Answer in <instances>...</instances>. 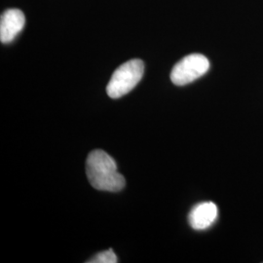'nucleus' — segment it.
<instances>
[{
  "label": "nucleus",
  "instance_id": "nucleus-5",
  "mask_svg": "<svg viewBox=\"0 0 263 263\" xmlns=\"http://www.w3.org/2000/svg\"><path fill=\"white\" fill-rule=\"evenodd\" d=\"M218 210L213 202H203L197 204L190 211L188 221L195 230H205L216 222Z\"/></svg>",
  "mask_w": 263,
  "mask_h": 263
},
{
  "label": "nucleus",
  "instance_id": "nucleus-3",
  "mask_svg": "<svg viewBox=\"0 0 263 263\" xmlns=\"http://www.w3.org/2000/svg\"><path fill=\"white\" fill-rule=\"evenodd\" d=\"M210 68V62L201 54H191L181 59L171 72V80L177 86H184L205 76Z\"/></svg>",
  "mask_w": 263,
  "mask_h": 263
},
{
  "label": "nucleus",
  "instance_id": "nucleus-2",
  "mask_svg": "<svg viewBox=\"0 0 263 263\" xmlns=\"http://www.w3.org/2000/svg\"><path fill=\"white\" fill-rule=\"evenodd\" d=\"M143 72L144 64L141 60L126 62L113 72L106 87L107 95L111 99H118L128 94L141 81Z\"/></svg>",
  "mask_w": 263,
  "mask_h": 263
},
{
  "label": "nucleus",
  "instance_id": "nucleus-4",
  "mask_svg": "<svg viewBox=\"0 0 263 263\" xmlns=\"http://www.w3.org/2000/svg\"><path fill=\"white\" fill-rule=\"evenodd\" d=\"M26 24V17L19 9L4 11L0 18V40L2 43L12 42Z\"/></svg>",
  "mask_w": 263,
  "mask_h": 263
},
{
  "label": "nucleus",
  "instance_id": "nucleus-6",
  "mask_svg": "<svg viewBox=\"0 0 263 263\" xmlns=\"http://www.w3.org/2000/svg\"><path fill=\"white\" fill-rule=\"evenodd\" d=\"M87 262L90 263H116L117 262V256L114 254L113 250L104 251L100 254H96L94 257H92Z\"/></svg>",
  "mask_w": 263,
  "mask_h": 263
},
{
  "label": "nucleus",
  "instance_id": "nucleus-1",
  "mask_svg": "<svg viewBox=\"0 0 263 263\" xmlns=\"http://www.w3.org/2000/svg\"><path fill=\"white\" fill-rule=\"evenodd\" d=\"M86 174L91 185L98 190L117 192L126 184L114 159L102 149L93 151L88 155Z\"/></svg>",
  "mask_w": 263,
  "mask_h": 263
}]
</instances>
